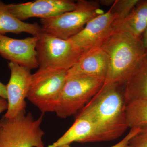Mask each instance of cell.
I'll list each match as a JSON object with an SVG mask.
<instances>
[{
    "instance_id": "6da1fadb",
    "label": "cell",
    "mask_w": 147,
    "mask_h": 147,
    "mask_svg": "<svg viewBox=\"0 0 147 147\" xmlns=\"http://www.w3.org/2000/svg\"><path fill=\"white\" fill-rule=\"evenodd\" d=\"M125 85L104 84L78 115L90 121L96 132V142L117 139L129 128L125 115Z\"/></svg>"
},
{
    "instance_id": "7a4b0ae2",
    "label": "cell",
    "mask_w": 147,
    "mask_h": 147,
    "mask_svg": "<svg viewBox=\"0 0 147 147\" xmlns=\"http://www.w3.org/2000/svg\"><path fill=\"white\" fill-rule=\"evenodd\" d=\"M108 58V66L104 84L125 85L141 60L146 55L142 38L118 29L100 46Z\"/></svg>"
},
{
    "instance_id": "3957f363",
    "label": "cell",
    "mask_w": 147,
    "mask_h": 147,
    "mask_svg": "<svg viewBox=\"0 0 147 147\" xmlns=\"http://www.w3.org/2000/svg\"><path fill=\"white\" fill-rule=\"evenodd\" d=\"M42 121L43 115L35 119L26 111L12 118L3 116L0 119V147H45Z\"/></svg>"
},
{
    "instance_id": "277c9868",
    "label": "cell",
    "mask_w": 147,
    "mask_h": 147,
    "mask_svg": "<svg viewBox=\"0 0 147 147\" xmlns=\"http://www.w3.org/2000/svg\"><path fill=\"white\" fill-rule=\"evenodd\" d=\"M74 10L40 19L42 32L58 38L68 40L79 34L89 21L104 13L97 1L79 0Z\"/></svg>"
},
{
    "instance_id": "5b68a950",
    "label": "cell",
    "mask_w": 147,
    "mask_h": 147,
    "mask_svg": "<svg viewBox=\"0 0 147 147\" xmlns=\"http://www.w3.org/2000/svg\"><path fill=\"white\" fill-rule=\"evenodd\" d=\"M105 79L82 74H67L55 113L61 118L75 115L99 92Z\"/></svg>"
},
{
    "instance_id": "8992f818",
    "label": "cell",
    "mask_w": 147,
    "mask_h": 147,
    "mask_svg": "<svg viewBox=\"0 0 147 147\" xmlns=\"http://www.w3.org/2000/svg\"><path fill=\"white\" fill-rule=\"evenodd\" d=\"M38 37V69L68 71L85 53L69 40L60 39L43 32Z\"/></svg>"
},
{
    "instance_id": "52a82bcc",
    "label": "cell",
    "mask_w": 147,
    "mask_h": 147,
    "mask_svg": "<svg viewBox=\"0 0 147 147\" xmlns=\"http://www.w3.org/2000/svg\"><path fill=\"white\" fill-rule=\"evenodd\" d=\"M67 71L38 69L32 74L27 98L41 112H55Z\"/></svg>"
},
{
    "instance_id": "ba28073f",
    "label": "cell",
    "mask_w": 147,
    "mask_h": 147,
    "mask_svg": "<svg viewBox=\"0 0 147 147\" xmlns=\"http://www.w3.org/2000/svg\"><path fill=\"white\" fill-rule=\"evenodd\" d=\"M121 24L118 14L111 6L108 11L92 19L82 31L68 40L85 53L100 47Z\"/></svg>"
},
{
    "instance_id": "9c48e42d",
    "label": "cell",
    "mask_w": 147,
    "mask_h": 147,
    "mask_svg": "<svg viewBox=\"0 0 147 147\" xmlns=\"http://www.w3.org/2000/svg\"><path fill=\"white\" fill-rule=\"evenodd\" d=\"M10 79L6 85L8 108L4 116L12 118L26 111L27 98L31 82L30 69L10 62Z\"/></svg>"
},
{
    "instance_id": "30bf717a",
    "label": "cell",
    "mask_w": 147,
    "mask_h": 147,
    "mask_svg": "<svg viewBox=\"0 0 147 147\" xmlns=\"http://www.w3.org/2000/svg\"><path fill=\"white\" fill-rule=\"evenodd\" d=\"M11 13L22 21L32 17L49 18L74 10L76 2L70 0H36L7 5Z\"/></svg>"
},
{
    "instance_id": "8fae6325",
    "label": "cell",
    "mask_w": 147,
    "mask_h": 147,
    "mask_svg": "<svg viewBox=\"0 0 147 147\" xmlns=\"http://www.w3.org/2000/svg\"><path fill=\"white\" fill-rule=\"evenodd\" d=\"M38 39V36L17 39L0 34V55L30 70L38 68L36 50Z\"/></svg>"
},
{
    "instance_id": "7c38bea8",
    "label": "cell",
    "mask_w": 147,
    "mask_h": 147,
    "mask_svg": "<svg viewBox=\"0 0 147 147\" xmlns=\"http://www.w3.org/2000/svg\"><path fill=\"white\" fill-rule=\"evenodd\" d=\"M108 66V58L100 47L84 53L73 67L67 71L69 74H82L105 79Z\"/></svg>"
},
{
    "instance_id": "4fadbf2b",
    "label": "cell",
    "mask_w": 147,
    "mask_h": 147,
    "mask_svg": "<svg viewBox=\"0 0 147 147\" xmlns=\"http://www.w3.org/2000/svg\"><path fill=\"white\" fill-rule=\"evenodd\" d=\"M81 143L96 142V132L90 121L78 115L73 125L52 144L47 147H57L70 145L73 142Z\"/></svg>"
},
{
    "instance_id": "5bb4252c",
    "label": "cell",
    "mask_w": 147,
    "mask_h": 147,
    "mask_svg": "<svg viewBox=\"0 0 147 147\" xmlns=\"http://www.w3.org/2000/svg\"><path fill=\"white\" fill-rule=\"evenodd\" d=\"M125 103L147 99V54L141 60L125 86Z\"/></svg>"
},
{
    "instance_id": "9a60e30c",
    "label": "cell",
    "mask_w": 147,
    "mask_h": 147,
    "mask_svg": "<svg viewBox=\"0 0 147 147\" xmlns=\"http://www.w3.org/2000/svg\"><path fill=\"white\" fill-rule=\"evenodd\" d=\"M42 32L41 26L37 23H26L16 18L8 10L7 5L0 1V34L25 32L38 36Z\"/></svg>"
},
{
    "instance_id": "2e32d148",
    "label": "cell",
    "mask_w": 147,
    "mask_h": 147,
    "mask_svg": "<svg viewBox=\"0 0 147 147\" xmlns=\"http://www.w3.org/2000/svg\"><path fill=\"white\" fill-rule=\"evenodd\" d=\"M147 27V0L139 1L121 24L122 29L137 38L142 36Z\"/></svg>"
},
{
    "instance_id": "e0dca14e",
    "label": "cell",
    "mask_w": 147,
    "mask_h": 147,
    "mask_svg": "<svg viewBox=\"0 0 147 147\" xmlns=\"http://www.w3.org/2000/svg\"><path fill=\"white\" fill-rule=\"evenodd\" d=\"M125 115L129 128H147V99L131 101L126 104Z\"/></svg>"
},
{
    "instance_id": "ac0fdd59",
    "label": "cell",
    "mask_w": 147,
    "mask_h": 147,
    "mask_svg": "<svg viewBox=\"0 0 147 147\" xmlns=\"http://www.w3.org/2000/svg\"><path fill=\"white\" fill-rule=\"evenodd\" d=\"M139 1V0H116L111 6L118 13L122 23Z\"/></svg>"
},
{
    "instance_id": "d6986e66",
    "label": "cell",
    "mask_w": 147,
    "mask_h": 147,
    "mask_svg": "<svg viewBox=\"0 0 147 147\" xmlns=\"http://www.w3.org/2000/svg\"><path fill=\"white\" fill-rule=\"evenodd\" d=\"M141 131V129L139 128L131 129V130L129 132L128 134L123 138L120 142L116 144L111 146L110 147H123L129 144L131 139L134 136L139 134ZM57 147H71L70 145H64Z\"/></svg>"
},
{
    "instance_id": "ffe728a7",
    "label": "cell",
    "mask_w": 147,
    "mask_h": 147,
    "mask_svg": "<svg viewBox=\"0 0 147 147\" xmlns=\"http://www.w3.org/2000/svg\"><path fill=\"white\" fill-rule=\"evenodd\" d=\"M129 144L134 147H147V137L139 133L131 139Z\"/></svg>"
},
{
    "instance_id": "44dd1931",
    "label": "cell",
    "mask_w": 147,
    "mask_h": 147,
    "mask_svg": "<svg viewBox=\"0 0 147 147\" xmlns=\"http://www.w3.org/2000/svg\"><path fill=\"white\" fill-rule=\"evenodd\" d=\"M0 98L7 100V94L6 85L0 82Z\"/></svg>"
},
{
    "instance_id": "7402d4cb",
    "label": "cell",
    "mask_w": 147,
    "mask_h": 147,
    "mask_svg": "<svg viewBox=\"0 0 147 147\" xmlns=\"http://www.w3.org/2000/svg\"><path fill=\"white\" fill-rule=\"evenodd\" d=\"M8 102L5 99L0 98V114L7 110Z\"/></svg>"
},
{
    "instance_id": "603a6c76",
    "label": "cell",
    "mask_w": 147,
    "mask_h": 147,
    "mask_svg": "<svg viewBox=\"0 0 147 147\" xmlns=\"http://www.w3.org/2000/svg\"><path fill=\"white\" fill-rule=\"evenodd\" d=\"M142 39L143 45L146 50V53L147 54V27L144 34L142 35Z\"/></svg>"
},
{
    "instance_id": "cb8c5ba5",
    "label": "cell",
    "mask_w": 147,
    "mask_h": 147,
    "mask_svg": "<svg viewBox=\"0 0 147 147\" xmlns=\"http://www.w3.org/2000/svg\"><path fill=\"white\" fill-rule=\"evenodd\" d=\"M115 1H112V0H107V1H101L99 2L100 4H102L103 5L106 6H112L115 2Z\"/></svg>"
},
{
    "instance_id": "d4e9b609",
    "label": "cell",
    "mask_w": 147,
    "mask_h": 147,
    "mask_svg": "<svg viewBox=\"0 0 147 147\" xmlns=\"http://www.w3.org/2000/svg\"><path fill=\"white\" fill-rule=\"evenodd\" d=\"M140 133L142 134V135L147 137V128L142 129Z\"/></svg>"
},
{
    "instance_id": "484cf974",
    "label": "cell",
    "mask_w": 147,
    "mask_h": 147,
    "mask_svg": "<svg viewBox=\"0 0 147 147\" xmlns=\"http://www.w3.org/2000/svg\"><path fill=\"white\" fill-rule=\"evenodd\" d=\"M123 147H134L132 146H131V145H130V144H128L126 146H124Z\"/></svg>"
}]
</instances>
